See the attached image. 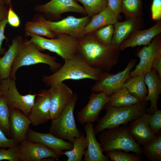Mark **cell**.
<instances>
[{
	"instance_id": "b9f144b4",
	"label": "cell",
	"mask_w": 161,
	"mask_h": 161,
	"mask_svg": "<svg viewBox=\"0 0 161 161\" xmlns=\"http://www.w3.org/2000/svg\"><path fill=\"white\" fill-rule=\"evenodd\" d=\"M7 23V17L0 21V54L3 51L2 48V42L4 39H6L4 35V32L5 27Z\"/></svg>"
},
{
	"instance_id": "5bb4252c",
	"label": "cell",
	"mask_w": 161,
	"mask_h": 161,
	"mask_svg": "<svg viewBox=\"0 0 161 161\" xmlns=\"http://www.w3.org/2000/svg\"><path fill=\"white\" fill-rule=\"evenodd\" d=\"M20 161H41L48 158L58 159L60 156L43 144L25 140L20 144Z\"/></svg>"
},
{
	"instance_id": "f35d334b",
	"label": "cell",
	"mask_w": 161,
	"mask_h": 161,
	"mask_svg": "<svg viewBox=\"0 0 161 161\" xmlns=\"http://www.w3.org/2000/svg\"><path fill=\"white\" fill-rule=\"evenodd\" d=\"M152 18L159 21L161 18V0H153L151 6Z\"/></svg>"
},
{
	"instance_id": "f546056e",
	"label": "cell",
	"mask_w": 161,
	"mask_h": 161,
	"mask_svg": "<svg viewBox=\"0 0 161 161\" xmlns=\"http://www.w3.org/2000/svg\"><path fill=\"white\" fill-rule=\"evenodd\" d=\"M121 11L128 18L141 17L143 14L141 0H122Z\"/></svg>"
},
{
	"instance_id": "e575fe53",
	"label": "cell",
	"mask_w": 161,
	"mask_h": 161,
	"mask_svg": "<svg viewBox=\"0 0 161 161\" xmlns=\"http://www.w3.org/2000/svg\"><path fill=\"white\" fill-rule=\"evenodd\" d=\"M93 33L100 43L105 45L111 44L114 33V25L111 24L103 27Z\"/></svg>"
},
{
	"instance_id": "ba28073f",
	"label": "cell",
	"mask_w": 161,
	"mask_h": 161,
	"mask_svg": "<svg viewBox=\"0 0 161 161\" xmlns=\"http://www.w3.org/2000/svg\"><path fill=\"white\" fill-rule=\"evenodd\" d=\"M16 80L10 77L1 80L0 89L10 109H18L28 117L38 94H20L17 89Z\"/></svg>"
},
{
	"instance_id": "8d00e7d4",
	"label": "cell",
	"mask_w": 161,
	"mask_h": 161,
	"mask_svg": "<svg viewBox=\"0 0 161 161\" xmlns=\"http://www.w3.org/2000/svg\"><path fill=\"white\" fill-rule=\"evenodd\" d=\"M148 123L149 128L157 135L161 132V111L157 110L153 114H149Z\"/></svg>"
},
{
	"instance_id": "e0dca14e",
	"label": "cell",
	"mask_w": 161,
	"mask_h": 161,
	"mask_svg": "<svg viewBox=\"0 0 161 161\" xmlns=\"http://www.w3.org/2000/svg\"><path fill=\"white\" fill-rule=\"evenodd\" d=\"M49 100V89L42 90L38 94L28 117L33 126L45 123L50 120Z\"/></svg>"
},
{
	"instance_id": "3957f363",
	"label": "cell",
	"mask_w": 161,
	"mask_h": 161,
	"mask_svg": "<svg viewBox=\"0 0 161 161\" xmlns=\"http://www.w3.org/2000/svg\"><path fill=\"white\" fill-rule=\"evenodd\" d=\"M144 100L139 103L131 106L115 107L107 104L103 109L105 115L97 122L94 128L95 134L105 129L118 127L131 122L145 113L148 103Z\"/></svg>"
},
{
	"instance_id": "d6a6232c",
	"label": "cell",
	"mask_w": 161,
	"mask_h": 161,
	"mask_svg": "<svg viewBox=\"0 0 161 161\" xmlns=\"http://www.w3.org/2000/svg\"><path fill=\"white\" fill-rule=\"evenodd\" d=\"M26 32L33 33L39 36H43L48 38H55V34L47 26L39 21L27 22L25 25Z\"/></svg>"
},
{
	"instance_id": "d4e9b609",
	"label": "cell",
	"mask_w": 161,
	"mask_h": 161,
	"mask_svg": "<svg viewBox=\"0 0 161 161\" xmlns=\"http://www.w3.org/2000/svg\"><path fill=\"white\" fill-rule=\"evenodd\" d=\"M118 17L108 6L99 13L91 18L85 27L86 34L93 32L103 27L114 25L118 21Z\"/></svg>"
},
{
	"instance_id": "4dcf8cb0",
	"label": "cell",
	"mask_w": 161,
	"mask_h": 161,
	"mask_svg": "<svg viewBox=\"0 0 161 161\" xmlns=\"http://www.w3.org/2000/svg\"><path fill=\"white\" fill-rule=\"evenodd\" d=\"M10 109L5 97L0 96V129L10 138L9 125Z\"/></svg>"
},
{
	"instance_id": "ffe728a7",
	"label": "cell",
	"mask_w": 161,
	"mask_h": 161,
	"mask_svg": "<svg viewBox=\"0 0 161 161\" xmlns=\"http://www.w3.org/2000/svg\"><path fill=\"white\" fill-rule=\"evenodd\" d=\"M149 114L145 113L130 122L128 131L140 146H143L156 136L150 129L148 123Z\"/></svg>"
},
{
	"instance_id": "30bf717a",
	"label": "cell",
	"mask_w": 161,
	"mask_h": 161,
	"mask_svg": "<svg viewBox=\"0 0 161 161\" xmlns=\"http://www.w3.org/2000/svg\"><path fill=\"white\" fill-rule=\"evenodd\" d=\"M90 19L88 16L79 18L69 16L57 21L44 18L38 20L47 26L56 35L64 33L78 39L86 35L84 29Z\"/></svg>"
},
{
	"instance_id": "d6986e66",
	"label": "cell",
	"mask_w": 161,
	"mask_h": 161,
	"mask_svg": "<svg viewBox=\"0 0 161 161\" xmlns=\"http://www.w3.org/2000/svg\"><path fill=\"white\" fill-rule=\"evenodd\" d=\"M161 32V21H158L152 27L147 29L135 30L121 44L120 49L123 50L129 47L149 45L152 39Z\"/></svg>"
},
{
	"instance_id": "44dd1931",
	"label": "cell",
	"mask_w": 161,
	"mask_h": 161,
	"mask_svg": "<svg viewBox=\"0 0 161 161\" xmlns=\"http://www.w3.org/2000/svg\"><path fill=\"white\" fill-rule=\"evenodd\" d=\"M143 23L141 17L129 18L123 22L117 21L113 25L114 33L112 44L120 48L122 43L131 34L142 28Z\"/></svg>"
},
{
	"instance_id": "7c38bea8",
	"label": "cell",
	"mask_w": 161,
	"mask_h": 161,
	"mask_svg": "<svg viewBox=\"0 0 161 161\" xmlns=\"http://www.w3.org/2000/svg\"><path fill=\"white\" fill-rule=\"evenodd\" d=\"M108 99L109 97L104 92L96 93L93 92L86 106L77 112L78 122L82 125L98 122L100 112L108 102Z\"/></svg>"
},
{
	"instance_id": "2e32d148",
	"label": "cell",
	"mask_w": 161,
	"mask_h": 161,
	"mask_svg": "<svg viewBox=\"0 0 161 161\" xmlns=\"http://www.w3.org/2000/svg\"><path fill=\"white\" fill-rule=\"evenodd\" d=\"M26 139L42 144L60 157L64 155L63 150H70L73 147L72 143H70L57 137L50 133H41L30 128L27 131Z\"/></svg>"
},
{
	"instance_id": "7dc6e473",
	"label": "cell",
	"mask_w": 161,
	"mask_h": 161,
	"mask_svg": "<svg viewBox=\"0 0 161 161\" xmlns=\"http://www.w3.org/2000/svg\"><path fill=\"white\" fill-rule=\"evenodd\" d=\"M2 95H3L0 89V96H1Z\"/></svg>"
},
{
	"instance_id": "52a82bcc",
	"label": "cell",
	"mask_w": 161,
	"mask_h": 161,
	"mask_svg": "<svg viewBox=\"0 0 161 161\" xmlns=\"http://www.w3.org/2000/svg\"><path fill=\"white\" fill-rule=\"evenodd\" d=\"M78 98L77 94L74 93L61 113L57 117L51 120L49 129V133L55 136L72 143L82 134L77 128L74 114Z\"/></svg>"
},
{
	"instance_id": "cb8c5ba5",
	"label": "cell",
	"mask_w": 161,
	"mask_h": 161,
	"mask_svg": "<svg viewBox=\"0 0 161 161\" xmlns=\"http://www.w3.org/2000/svg\"><path fill=\"white\" fill-rule=\"evenodd\" d=\"M24 41L21 36L15 37L7 51L0 58V80L10 77L13 64Z\"/></svg>"
},
{
	"instance_id": "74e56055",
	"label": "cell",
	"mask_w": 161,
	"mask_h": 161,
	"mask_svg": "<svg viewBox=\"0 0 161 161\" xmlns=\"http://www.w3.org/2000/svg\"><path fill=\"white\" fill-rule=\"evenodd\" d=\"M7 18L8 23L11 26L17 27L20 26V21L19 18L13 9L11 4L9 5Z\"/></svg>"
},
{
	"instance_id": "277c9868",
	"label": "cell",
	"mask_w": 161,
	"mask_h": 161,
	"mask_svg": "<svg viewBox=\"0 0 161 161\" xmlns=\"http://www.w3.org/2000/svg\"><path fill=\"white\" fill-rule=\"evenodd\" d=\"M99 133L98 138L103 153L120 150L142 154L141 148L129 133L127 126L107 129Z\"/></svg>"
},
{
	"instance_id": "f6af8a7d",
	"label": "cell",
	"mask_w": 161,
	"mask_h": 161,
	"mask_svg": "<svg viewBox=\"0 0 161 161\" xmlns=\"http://www.w3.org/2000/svg\"><path fill=\"white\" fill-rule=\"evenodd\" d=\"M6 5V0H0V5Z\"/></svg>"
},
{
	"instance_id": "484cf974",
	"label": "cell",
	"mask_w": 161,
	"mask_h": 161,
	"mask_svg": "<svg viewBox=\"0 0 161 161\" xmlns=\"http://www.w3.org/2000/svg\"><path fill=\"white\" fill-rule=\"evenodd\" d=\"M146 73L144 72L129 78L122 86L126 88L132 95L141 100H144L148 92L144 81Z\"/></svg>"
},
{
	"instance_id": "6da1fadb",
	"label": "cell",
	"mask_w": 161,
	"mask_h": 161,
	"mask_svg": "<svg viewBox=\"0 0 161 161\" xmlns=\"http://www.w3.org/2000/svg\"><path fill=\"white\" fill-rule=\"evenodd\" d=\"M78 40V53L92 67L109 72L119 63L120 48L112 44L105 45L100 43L93 32Z\"/></svg>"
},
{
	"instance_id": "8992f818",
	"label": "cell",
	"mask_w": 161,
	"mask_h": 161,
	"mask_svg": "<svg viewBox=\"0 0 161 161\" xmlns=\"http://www.w3.org/2000/svg\"><path fill=\"white\" fill-rule=\"evenodd\" d=\"M26 35L31 37L30 40L39 51L47 50L55 52L64 61L78 53V39L66 34H58L55 38L50 39L29 32H26Z\"/></svg>"
},
{
	"instance_id": "ab89813d",
	"label": "cell",
	"mask_w": 161,
	"mask_h": 161,
	"mask_svg": "<svg viewBox=\"0 0 161 161\" xmlns=\"http://www.w3.org/2000/svg\"><path fill=\"white\" fill-rule=\"evenodd\" d=\"M18 144L14 140L8 137L0 129V149L9 148Z\"/></svg>"
},
{
	"instance_id": "8fae6325",
	"label": "cell",
	"mask_w": 161,
	"mask_h": 161,
	"mask_svg": "<svg viewBox=\"0 0 161 161\" xmlns=\"http://www.w3.org/2000/svg\"><path fill=\"white\" fill-rule=\"evenodd\" d=\"M139 63L130 73L129 78L135 77L150 71L155 60L161 56V37L159 34L155 37L148 45L145 46L137 53Z\"/></svg>"
},
{
	"instance_id": "9a60e30c",
	"label": "cell",
	"mask_w": 161,
	"mask_h": 161,
	"mask_svg": "<svg viewBox=\"0 0 161 161\" xmlns=\"http://www.w3.org/2000/svg\"><path fill=\"white\" fill-rule=\"evenodd\" d=\"M35 9L38 12L55 18L67 12L86 14L83 7L75 0H51L45 4L37 5Z\"/></svg>"
},
{
	"instance_id": "4fadbf2b",
	"label": "cell",
	"mask_w": 161,
	"mask_h": 161,
	"mask_svg": "<svg viewBox=\"0 0 161 161\" xmlns=\"http://www.w3.org/2000/svg\"><path fill=\"white\" fill-rule=\"evenodd\" d=\"M50 87L49 114L52 120L61 113L74 93L70 87L63 82L54 84Z\"/></svg>"
},
{
	"instance_id": "ee69618b",
	"label": "cell",
	"mask_w": 161,
	"mask_h": 161,
	"mask_svg": "<svg viewBox=\"0 0 161 161\" xmlns=\"http://www.w3.org/2000/svg\"><path fill=\"white\" fill-rule=\"evenodd\" d=\"M8 10L5 5H0V21L7 17Z\"/></svg>"
},
{
	"instance_id": "9c48e42d",
	"label": "cell",
	"mask_w": 161,
	"mask_h": 161,
	"mask_svg": "<svg viewBox=\"0 0 161 161\" xmlns=\"http://www.w3.org/2000/svg\"><path fill=\"white\" fill-rule=\"evenodd\" d=\"M136 62L135 59H131L124 70L115 74L102 72L92 87V91L95 93L104 92L109 97L112 95L122 87L129 78L130 72Z\"/></svg>"
},
{
	"instance_id": "7a4b0ae2",
	"label": "cell",
	"mask_w": 161,
	"mask_h": 161,
	"mask_svg": "<svg viewBox=\"0 0 161 161\" xmlns=\"http://www.w3.org/2000/svg\"><path fill=\"white\" fill-rule=\"evenodd\" d=\"M63 65L49 76H44L43 82L47 86L63 82L67 80L89 79L98 80L102 72L89 65L79 53L64 61Z\"/></svg>"
},
{
	"instance_id": "f1b7e54d",
	"label": "cell",
	"mask_w": 161,
	"mask_h": 161,
	"mask_svg": "<svg viewBox=\"0 0 161 161\" xmlns=\"http://www.w3.org/2000/svg\"><path fill=\"white\" fill-rule=\"evenodd\" d=\"M73 147L70 150L64 151V155L67 157V161H82L84 153L87 147L86 136L82 134L72 142Z\"/></svg>"
},
{
	"instance_id": "7402d4cb",
	"label": "cell",
	"mask_w": 161,
	"mask_h": 161,
	"mask_svg": "<svg viewBox=\"0 0 161 161\" xmlns=\"http://www.w3.org/2000/svg\"><path fill=\"white\" fill-rule=\"evenodd\" d=\"M87 147L83 156L84 161H109L110 160L103 154L100 144L95 137L93 123L84 125Z\"/></svg>"
},
{
	"instance_id": "5b68a950",
	"label": "cell",
	"mask_w": 161,
	"mask_h": 161,
	"mask_svg": "<svg viewBox=\"0 0 161 161\" xmlns=\"http://www.w3.org/2000/svg\"><path fill=\"white\" fill-rule=\"evenodd\" d=\"M39 63L49 65L53 73L62 66L56 61L55 56L41 53L34 43L26 40L24 41L13 64L10 77L16 79V73L19 68Z\"/></svg>"
},
{
	"instance_id": "7bdbcfd3",
	"label": "cell",
	"mask_w": 161,
	"mask_h": 161,
	"mask_svg": "<svg viewBox=\"0 0 161 161\" xmlns=\"http://www.w3.org/2000/svg\"><path fill=\"white\" fill-rule=\"evenodd\" d=\"M152 68L154 69L161 78V56L158 57L154 61Z\"/></svg>"
},
{
	"instance_id": "bcb514c9",
	"label": "cell",
	"mask_w": 161,
	"mask_h": 161,
	"mask_svg": "<svg viewBox=\"0 0 161 161\" xmlns=\"http://www.w3.org/2000/svg\"><path fill=\"white\" fill-rule=\"evenodd\" d=\"M6 5H10L11 4V0H6Z\"/></svg>"
},
{
	"instance_id": "4316f807",
	"label": "cell",
	"mask_w": 161,
	"mask_h": 161,
	"mask_svg": "<svg viewBox=\"0 0 161 161\" xmlns=\"http://www.w3.org/2000/svg\"><path fill=\"white\" fill-rule=\"evenodd\" d=\"M141 101L132 95L126 88L122 87L117 92L109 97L106 104L120 107L135 105Z\"/></svg>"
},
{
	"instance_id": "60d3db41",
	"label": "cell",
	"mask_w": 161,
	"mask_h": 161,
	"mask_svg": "<svg viewBox=\"0 0 161 161\" xmlns=\"http://www.w3.org/2000/svg\"><path fill=\"white\" fill-rule=\"evenodd\" d=\"M122 0H108V7L118 18L122 13L121 3Z\"/></svg>"
},
{
	"instance_id": "1f68e13d",
	"label": "cell",
	"mask_w": 161,
	"mask_h": 161,
	"mask_svg": "<svg viewBox=\"0 0 161 161\" xmlns=\"http://www.w3.org/2000/svg\"><path fill=\"white\" fill-rule=\"evenodd\" d=\"M81 3L88 16L91 18L108 6V0H75Z\"/></svg>"
},
{
	"instance_id": "83f0119b",
	"label": "cell",
	"mask_w": 161,
	"mask_h": 161,
	"mask_svg": "<svg viewBox=\"0 0 161 161\" xmlns=\"http://www.w3.org/2000/svg\"><path fill=\"white\" fill-rule=\"evenodd\" d=\"M141 148L143 154L149 161H161V133Z\"/></svg>"
},
{
	"instance_id": "603a6c76",
	"label": "cell",
	"mask_w": 161,
	"mask_h": 161,
	"mask_svg": "<svg viewBox=\"0 0 161 161\" xmlns=\"http://www.w3.org/2000/svg\"><path fill=\"white\" fill-rule=\"evenodd\" d=\"M144 81L148 87V92L144 100L146 102L150 101L149 111L150 114H152L158 109L157 102L161 93V78L156 71L152 69L146 73Z\"/></svg>"
},
{
	"instance_id": "d590c367",
	"label": "cell",
	"mask_w": 161,
	"mask_h": 161,
	"mask_svg": "<svg viewBox=\"0 0 161 161\" xmlns=\"http://www.w3.org/2000/svg\"><path fill=\"white\" fill-rule=\"evenodd\" d=\"M20 144L8 148L6 149L5 148L0 149V161L7 160L9 161H20L18 152Z\"/></svg>"
},
{
	"instance_id": "836d02e7",
	"label": "cell",
	"mask_w": 161,
	"mask_h": 161,
	"mask_svg": "<svg viewBox=\"0 0 161 161\" xmlns=\"http://www.w3.org/2000/svg\"><path fill=\"white\" fill-rule=\"evenodd\" d=\"M106 156L113 161H141V155L120 150H115L106 152Z\"/></svg>"
},
{
	"instance_id": "ac0fdd59",
	"label": "cell",
	"mask_w": 161,
	"mask_h": 161,
	"mask_svg": "<svg viewBox=\"0 0 161 161\" xmlns=\"http://www.w3.org/2000/svg\"><path fill=\"white\" fill-rule=\"evenodd\" d=\"M31 122L28 117L19 110L10 109L9 125L10 138L18 144L26 140Z\"/></svg>"
},
{
	"instance_id": "c3c4849f",
	"label": "cell",
	"mask_w": 161,
	"mask_h": 161,
	"mask_svg": "<svg viewBox=\"0 0 161 161\" xmlns=\"http://www.w3.org/2000/svg\"><path fill=\"white\" fill-rule=\"evenodd\" d=\"M31 0L32 1V0Z\"/></svg>"
}]
</instances>
